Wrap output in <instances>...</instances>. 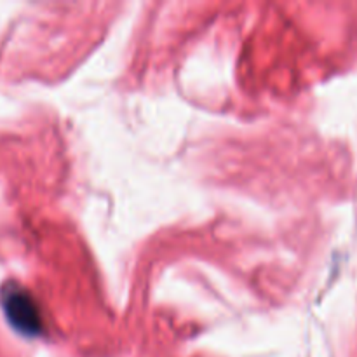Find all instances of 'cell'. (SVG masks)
Masks as SVG:
<instances>
[{
    "instance_id": "6da1fadb",
    "label": "cell",
    "mask_w": 357,
    "mask_h": 357,
    "mask_svg": "<svg viewBox=\"0 0 357 357\" xmlns=\"http://www.w3.org/2000/svg\"><path fill=\"white\" fill-rule=\"evenodd\" d=\"M2 307L9 323L24 335H38L42 330V319L33 298L20 286H7L2 291Z\"/></svg>"
}]
</instances>
